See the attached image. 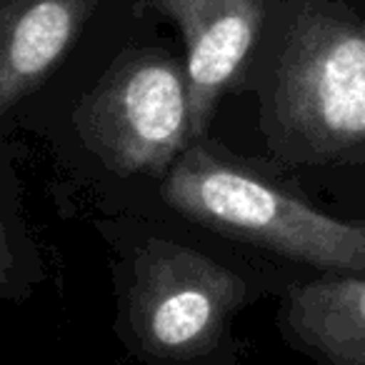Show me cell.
Instances as JSON below:
<instances>
[{"instance_id": "4", "label": "cell", "mask_w": 365, "mask_h": 365, "mask_svg": "<svg viewBox=\"0 0 365 365\" xmlns=\"http://www.w3.org/2000/svg\"><path fill=\"white\" fill-rule=\"evenodd\" d=\"M120 210H165L300 275H365V218L330 213L288 170L213 135Z\"/></svg>"}, {"instance_id": "8", "label": "cell", "mask_w": 365, "mask_h": 365, "mask_svg": "<svg viewBox=\"0 0 365 365\" xmlns=\"http://www.w3.org/2000/svg\"><path fill=\"white\" fill-rule=\"evenodd\" d=\"M46 283V260L23 215L21 190L0 185V303H26Z\"/></svg>"}, {"instance_id": "1", "label": "cell", "mask_w": 365, "mask_h": 365, "mask_svg": "<svg viewBox=\"0 0 365 365\" xmlns=\"http://www.w3.org/2000/svg\"><path fill=\"white\" fill-rule=\"evenodd\" d=\"M93 228L110 248L115 338L145 365H240L238 318L305 278L165 210L98 213Z\"/></svg>"}, {"instance_id": "5", "label": "cell", "mask_w": 365, "mask_h": 365, "mask_svg": "<svg viewBox=\"0 0 365 365\" xmlns=\"http://www.w3.org/2000/svg\"><path fill=\"white\" fill-rule=\"evenodd\" d=\"M143 21L133 0H0V143L43 140Z\"/></svg>"}, {"instance_id": "2", "label": "cell", "mask_w": 365, "mask_h": 365, "mask_svg": "<svg viewBox=\"0 0 365 365\" xmlns=\"http://www.w3.org/2000/svg\"><path fill=\"white\" fill-rule=\"evenodd\" d=\"M240 96L283 170H365V0H275Z\"/></svg>"}, {"instance_id": "7", "label": "cell", "mask_w": 365, "mask_h": 365, "mask_svg": "<svg viewBox=\"0 0 365 365\" xmlns=\"http://www.w3.org/2000/svg\"><path fill=\"white\" fill-rule=\"evenodd\" d=\"M275 328L315 365H365V275H305L278 295Z\"/></svg>"}, {"instance_id": "6", "label": "cell", "mask_w": 365, "mask_h": 365, "mask_svg": "<svg viewBox=\"0 0 365 365\" xmlns=\"http://www.w3.org/2000/svg\"><path fill=\"white\" fill-rule=\"evenodd\" d=\"M275 0H133L138 18L178 31L190 91V140L210 135L225 98L240 96Z\"/></svg>"}, {"instance_id": "3", "label": "cell", "mask_w": 365, "mask_h": 365, "mask_svg": "<svg viewBox=\"0 0 365 365\" xmlns=\"http://www.w3.org/2000/svg\"><path fill=\"white\" fill-rule=\"evenodd\" d=\"M145 18L43 143L98 213L148 193L190 140V91L182 48Z\"/></svg>"}, {"instance_id": "9", "label": "cell", "mask_w": 365, "mask_h": 365, "mask_svg": "<svg viewBox=\"0 0 365 365\" xmlns=\"http://www.w3.org/2000/svg\"><path fill=\"white\" fill-rule=\"evenodd\" d=\"M18 160H21L18 145H3L0 143V185L3 188L21 190V178H18V168H16Z\"/></svg>"}]
</instances>
